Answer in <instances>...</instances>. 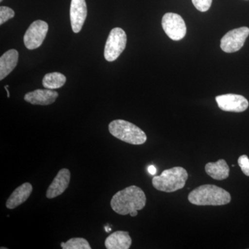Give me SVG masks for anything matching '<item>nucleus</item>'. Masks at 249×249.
<instances>
[{"label": "nucleus", "mask_w": 249, "mask_h": 249, "mask_svg": "<svg viewBox=\"0 0 249 249\" xmlns=\"http://www.w3.org/2000/svg\"><path fill=\"white\" fill-rule=\"evenodd\" d=\"M111 207L116 213L121 215L130 214L136 217L138 211L146 204V196L142 188L137 186L127 187L116 193L111 200Z\"/></svg>", "instance_id": "f257e3e1"}, {"label": "nucleus", "mask_w": 249, "mask_h": 249, "mask_svg": "<svg viewBox=\"0 0 249 249\" xmlns=\"http://www.w3.org/2000/svg\"><path fill=\"white\" fill-rule=\"evenodd\" d=\"M188 200L196 206H223L231 201L230 193L214 185H202L191 192Z\"/></svg>", "instance_id": "f03ea898"}, {"label": "nucleus", "mask_w": 249, "mask_h": 249, "mask_svg": "<svg viewBox=\"0 0 249 249\" xmlns=\"http://www.w3.org/2000/svg\"><path fill=\"white\" fill-rule=\"evenodd\" d=\"M188 178L186 169L181 167H175L164 170L160 176L154 177L152 183L158 191L173 193L182 189Z\"/></svg>", "instance_id": "7ed1b4c3"}, {"label": "nucleus", "mask_w": 249, "mask_h": 249, "mask_svg": "<svg viewBox=\"0 0 249 249\" xmlns=\"http://www.w3.org/2000/svg\"><path fill=\"white\" fill-rule=\"evenodd\" d=\"M111 135L132 145H142L147 141V136L142 129L128 121L117 119L109 124Z\"/></svg>", "instance_id": "20e7f679"}, {"label": "nucleus", "mask_w": 249, "mask_h": 249, "mask_svg": "<svg viewBox=\"0 0 249 249\" xmlns=\"http://www.w3.org/2000/svg\"><path fill=\"white\" fill-rule=\"evenodd\" d=\"M127 36L121 28H114L109 33L106 47L104 56L108 62H113L120 56L125 49Z\"/></svg>", "instance_id": "39448f33"}, {"label": "nucleus", "mask_w": 249, "mask_h": 249, "mask_svg": "<svg viewBox=\"0 0 249 249\" xmlns=\"http://www.w3.org/2000/svg\"><path fill=\"white\" fill-rule=\"evenodd\" d=\"M162 27L166 35L173 40H182L187 32L186 25L181 16L167 13L162 18Z\"/></svg>", "instance_id": "423d86ee"}, {"label": "nucleus", "mask_w": 249, "mask_h": 249, "mask_svg": "<svg viewBox=\"0 0 249 249\" xmlns=\"http://www.w3.org/2000/svg\"><path fill=\"white\" fill-rule=\"evenodd\" d=\"M49 30L48 24L43 20H36L31 24L24 36V43L28 49L40 47Z\"/></svg>", "instance_id": "0eeeda50"}, {"label": "nucleus", "mask_w": 249, "mask_h": 249, "mask_svg": "<svg viewBox=\"0 0 249 249\" xmlns=\"http://www.w3.org/2000/svg\"><path fill=\"white\" fill-rule=\"evenodd\" d=\"M249 36L248 27H243L229 31L221 40V49L226 53L238 52L245 45Z\"/></svg>", "instance_id": "6e6552de"}, {"label": "nucleus", "mask_w": 249, "mask_h": 249, "mask_svg": "<svg viewBox=\"0 0 249 249\" xmlns=\"http://www.w3.org/2000/svg\"><path fill=\"white\" fill-rule=\"evenodd\" d=\"M218 107L223 111L242 112L249 107V101L243 96L233 93L220 95L215 98Z\"/></svg>", "instance_id": "1a4fd4ad"}, {"label": "nucleus", "mask_w": 249, "mask_h": 249, "mask_svg": "<svg viewBox=\"0 0 249 249\" xmlns=\"http://www.w3.org/2000/svg\"><path fill=\"white\" fill-rule=\"evenodd\" d=\"M88 16L85 0H71L70 6V20L72 30L78 34L81 31Z\"/></svg>", "instance_id": "9d476101"}, {"label": "nucleus", "mask_w": 249, "mask_h": 249, "mask_svg": "<svg viewBox=\"0 0 249 249\" xmlns=\"http://www.w3.org/2000/svg\"><path fill=\"white\" fill-rule=\"evenodd\" d=\"M70 178H71V173L70 170L67 168H62L60 170L47 189V194H46L47 197L48 199H53L56 196H61L68 188Z\"/></svg>", "instance_id": "9b49d317"}, {"label": "nucleus", "mask_w": 249, "mask_h": 249, "mask_svg": "<svg viewBox=\"0 0 249 249\" xmlns=\"http://www.w3.org/2000/svg\"><path fill=\"white\" fill-rule=\"evenodd\" d=\"M58 97V93L53 89H36L27 93L24 100L32 105L49 106L53 104Z\"/></svg>", "instance_id": "f8f14e48"}, {"label": "nucleus", "mask_w": 249, "mask_h": 249, "mask_svg": "<svg viewBox=\"0 0 249 249\" xmlns=\"http://www.w3.org/2000/svg\"><path fill=\"white\" fill-rule=\"evenodd\" d=\"M33 191L31 183H24L16 188L9 196L6 203V208L14 209L27 200Z\"/></svg>", "instance_id": "ddd939ff"}, {"label": "nucleus", "mask_w": 249, "mask_h": 249, "mask_svg": "<svg viewBox=\"0 0 249 249\" xmlns=\"http://www.w3.org/2000/svg\"><path fill=\"white\" fill-rule=\"evenodd\" d=\"M132 245V238L127 231H118L108 236L105 242L107 249H128Z\"/></svg>", "instance_id": "4468645a"}, {"label": "nucleus", "mask_w": 249, "mask_h": 249, "mask_svg": "<svg viewBox=\"0 0 249 249\" xmlns=\"http://www.w3.org/2000/svg\"><path fill=\"white\" fill-rule=\"evenodd\" d=\"M19 53L16 49H11L5 52L0 58V80L9 76L17 66Z\"/></svg>", "instance_id": "2eb2a0df"}, {"label": "nucleus", "mask_w": 249, "mask_h": 249, "mask_svg": "<svg viewBox=\"0 0 249 249\" xmlns=\"http://www.w3.org/2000/svg\"><path fill=\"white\" fill-rule=\"evenodd\" d=\"M207 175L215 180H224L229 178L230 168L224 160H218L214 163H208L205 166Z\"/></svg>", "instance_id": "dca6fc26"}, {"label": "nucleus", "mask_w": 249, "mask_h": 249, "mask_svg": "<svg viewBox=\"0 0 249 249\" xmlns=\"http://www.w3.org/2000/svg\"><path fill=\"white\" fill-rule=\"evenodd\" d=\"M65 76L58 72L49 73L44 76L42 85L44 88L49 89H56L62 88L66 83Z\"/></svg>", "instance_id": "f3484780"}, {"label": "nucleus", "mask_w": 249, "mask_h": 249, "mask_svg": "<svg viewBox=\"0 0 249 249\" xmlns=\"http://www.w3.org/2000/svg\"><path fill=\"white\" fill-rule=\"evenodd\" d=\"M61 248L63 249H91L89 242L84 238L75 237L66 242H61Z\"/></svg>", "instance_id": "a211bd4d"}, {"label": "nucleus", "mask_w": 249, "mask_h": 249, "mask_svg": "<svg viewBox=\"0 0 249 249\" xmlns=\"http://www.w3.org/2000/svg\"><path fill=\"white\" fill-rule=\"evenodd\" d=\"M15 12L14 10L7 6H1L0 7V24L2 25L9 19L14 18Z\"/></svg>", "instance_id": "6ab92c4d"}, {"label": "nucleus", "mask_w": 249, "mask_h": 249, "mask_svg": "<svg viewBox=\"0 0 249 249\" xmlns=\"http://www.w3.org/2000/svg\"><path fill=\"white\" fill-rule=\"evenodd\" d=\"M192 2L198 11L206 12L211 8L213 0H192Z\"/></svg>", "instance_id": "aec40b11"}, {"label": "nucleus", "mask_w": 249, "mask_h": 249, "mask_svg": "<svg viewBox=\"0 0 249 249\" xmlns=\"http://www.w3.org/2000/svg\"><path fill=\"white\" fill-rule=\"evenodd\" d=\"M238 165L241 170L247 176L249 177V159L247 155H242L238 159Z\"/></svg>", "instance_id": "412c9836"}, {"label": "nucleus", "mask_w": 249, "mask_h": 249, "mask_svg": "<svg viewBox=\"0 0 249 249\" xmlns=\"http://www.w3.org/2000/svg\"><path fill=\"white\" fill-rule=\"evenodd\" d=\"M147 171L150 175H154L157 173V169H156L155 165H151L147 168Z\"/></svg>", "instance_id": "4be33fe9"}, {"label": "nucleus", "mask_w": 249, "mask_h": 249, "mask_svg": "<svg viewBox=\"0 0 249 249\" xmlns=\"http://www.w3.org/2000/svg\"><path fill=\"white\" fill-rule=\"evenodd\" d=\"M8 88H9V86H8V85H6V86L4 87L5 89H6V92H7L8 98H9L10 97V93H9V89H8Z\"/></svg>", "instance_id": "5701e85b"}, {"label": "nucleus", "mask_w": 249, "mask_h": 249, "mask_svg": "<svg viewBox=\"0 0 249 249\" xmlns=\"http://www.w3.org/2000/svg\"><path fill=\"white\" fill-rule=\"evenodd\" d=\"M3 1V0H0V1Z\"/></svg>", "instance_id": "b1692460"}]
</instances>
